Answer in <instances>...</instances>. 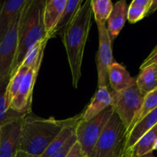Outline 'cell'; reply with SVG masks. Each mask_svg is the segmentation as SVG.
Listing matches in <instances>:
<instances>
[{"label":"cell","instance_id":"obj_30","mask_svg":"<svg viewBox=\"0 0 157 157\" xmlns=\"http://www.w3.org/2000/svg\"><path fill=\"white\" fill-rule=\"evenodd\" d=\"M156 10H157V0H151L150 6H149L148 10H147V16L153 14V12Z\"/></svg>","mask_w":157,"mask_h":157},{"label":"cell","instance_id":"obj_20","mask_svg":"<svg viewBox=\"0 0 157 157\" xmlns=\"http://www.w3.org/2000/svg\"><path fill=\"white\" fill-rule=\"evenodd\" d=\"M67 1V0H46L44 9V25L48 38L64 11Z\"/></svg>","mask_w":157,"mask_h":157},{"label":"cell","instance_id":"obj_33","mask_svg":"<svg viewBox=\"0 0 157 157\" xmlns=\"http://www.w3.org/2000/svg\"><path fill=\"white\" fill-rule=\"evenodd\" d=\"M145 157H155V156H153L152 155H150V156H145Z\"/></svg>","mask_w":157,"mask_h":157},{"label":"cell","instance_id":"obj_14","mask_svg":"<svg viewBox=\"0 0 157 157\" xmlns=\"http://www.w3.org/2000/svg\"><path fill=\"white\" fill-rule=\"evenodd\" d=\"M157 124V107L146 115L133 127L130 133L126 136L124 153L130 150L146 133L151 130Z\"/></svg>","mask_w":157,"mask_h":157},{"label":"cell","instance_id":"obj_21","mask_svg":"<svg viewBox=\"0 0 157 157\" xmlns=\"http://www.w3.org/2000/svg\"><path fill=\"white\" fill-rule=\"evenodd\" d=\"M136 84L141 94L144 97L157 88V68L156 64H153L140 70V72L136 78Z\"/></svg>","mask_w":157,"mask_h":157},{"label":"cell","instance_id":"obj_4","mask_svg":"<svg viewBox=\"0 0 157 157\" xmlns=\"http://www.w3.org/2000/svg\"><path fill=\"white\" fill-rule=\"evenodd\" d=\"M126 143V129L113 113L100 135L90 157H123Z\"/></svg>","mask_w":157,"mask_h":157},{"label":"cell","instance_id":"obj_15","mask_svg":"<svg viewBox=\"0 0 157 157\" xmlns=\"http://www.w3.org/2000/svg\"><path fill=\"white\" fill-rule=\"evenodd\" d=\"M28 0H9L0 6V41L9 30L12 21Z\"/></svg>","mask_w":157,"mask_h":157},{"label":"cell","instance_id":"obj_6","mask_svg":"<svg viewBox=\"0 0 157 157\" xmlns=\"http://www.w3.org/2000/svg\"><path fill=\"white\" fill-rule=\"evenodd\" d=\"M113 113V106H110L90 121H84L81 119L77 125L75 130L77 141L87 157L91 155L100 135Z\"/></svg>","mask_w":157,"mask_h":157},{"label":"cell","instance_id":"obj_13","mask_svg":"<svg viewBox=\"0 0 157 157\" xmlns=\"http://www.w3.org/2000/svg\"><path fill=\"white\" fill-rule=\"evenodd\" d=\"M108 81L112 90L115 92L123 91L128 88L136 81L125 67L113 61L108 69Z\"/></svg>","mask_w":157,"mask_h":157},{"label":"cell","instance_id":"obj_25","mask_svg":"<svg viewBox=\"0 0 157 157\" xmlns=\"http://www.w3.org/2000/svg\"><path fill=\"white\" fill-rule=\"evenodd\" d=\"M157 107V88L153 90V91H151L150 93H149L148 94L146 95L144 98V101H143L142 106H141V108L140 110V111L138 112L137 115H136V118L134 119L133 122L132 123L131 126H130V129L128 130V131L126 133V136L127 135L130 133V130L133 129V127L139 122L140 121L143 119L146 115L148 114L149 113H150L151 111H153L154 109H156Z\"/></svg>","mask_w":157,"mask_h":157},{"label":"cell","instance_id":"obj_22","mask_svg":"<svg viewBox=\"0 0 157 157\" xmlns=\"http://www.w3.org/2000/svg\"><path fill=\"white\" fill-rule=\"evenodd\" d=\"M90 4L97 25L106 24L113 9L112 2L110 0H90Z\"/></svg>","mask_w":157,"mask_h":157},{"label":"cell","instance_id":"obj_8","mask_svg":"<svg viewBox=\"0 0 157 157\" xmlns=\"http://www.w3.org/2000/svg\"><path fill=\"white\" fill-rule=\"evenodd\" d=\"M41 62L42 59L39 60L33 67L29 68L26 72L18 93L10 103V108L24 114H29L31 113L34 87L36 82L37 76Z\"/></svg>","mask_w":157,"mask_h":157},{"label":"cell","instance_id":"obj_3","mask_svg":"<svg viewBox=\"0 0 157 157\" xmlns=\"http://www.w3.org/2000/svg\"><path fill=\"white\" fill-rule=\"evenodd\" d=\"M45 3L46 0H28L21 9L18 48L10 75L21 65L29 48L40 40L48 38L44 25Z\"/></svg>","mask_w":157,"mask_h":157},{"label":"cell","instance_id":"obj_28","mask_svg":"<svg viewBox=\"0 0 157 157\" xmlns=\"http://www.w3.org/2000/svg\"><path fill=\"white\" fill-rule=\"evenodd\" d=\"M65 157H87L84 154L83 152L82 149H81V145L78 141H76L75 144L71 147V148L67 152V155Z\"/></svg>","mask_w":157,"mask_h":157},{"label":"cell","instance_id":"obj_24","mask_svg":"<svg viewBox=\"0 0 157 157\" xmlns=\"http://www.w3.org/2000/svg\"><path fill=\"white\" fill-rule=\"evenodd\" d=\"M151 0H133L128 7L127 20L134 24L147 17V10Z\"/></svg>","mask_w":157,"mask_h":157},{"label":"cell","instance_id":"obj_9","mask_svg":"<svg viewBox=\"0 0 157 157\" xmlns=\"http://www.w3.org/2000/svg\"><path fill=\"white\" fill-rule=\"evenodd\" d=\"M99 35V48L97 54L98 87L107 86L108 69L113 62L112 42L106 24L97 25Z\"/></svg>","mask_w":157,"mask_h":157},{"label":"cell","instance_id":"obj_10","mask_svg":"<svg viewBox=\"0 0 157 157\" xmlns=\"http://www.w3.org/2000/svg\"><path fill=\"white\" fill-rule=\"evenodd\" d=\"M22 120L0 127V157H15L19 151Z\"/></svg>","mask_w":157,"mask_h":157},{"label":"cell","instance_id":"obj_32","mask_svg":"<svg viewBox=\"0 0 157 157\" xmlns=\"http://www.w3.org/2000/svg\"><path fill=\"white\" fill-rule=\"evenodd\" d=\"M157 150V140H156V144H155V145H154V150Z\"/></svg>","mask_w":157,"mask_h":157},{"label":"cell","instance_id":"obj_1","mask_svg":"<svg viewBox=\"0 0 157 157\" xmlns=\"http://www.w3.org/2000/svg\"><path fill=\"white\" fill-rule=\"evenodd\" d=\"M90 0L84 2L81 9L67 27L61 40L65 48L72 78V85L77 88L81 75L83 57L91 27Z\"/></svg>","mask_w":157,"mask_h":157},{"label":"cell","instance_id":"obj_31","mask_svg":"<svg viewBox=\"0 0 157 157\" xmlns=\"http://www.w3.org/2000/svg\"><path fill=\"white\" fill-rule=\"evenodd\" d=\"M15 157H37V156H32V155H29V154H28V153H24V152L20 151L19 150V151L17 153V154L15 155Z\"/></svg>","mask_w":157,"mask_h":157},{"label":"cell","instance_id":"obj_34","mask_svg":"<svg viewBox=\"0 0 157 157\" xmlns=\"http://www.w3.org/2000/svg\"><path fill=\"white\" fill-rule=\"evenodd\" d=\"M156 64V68H157V64Z\"/></svg>","mask_w":157,"mask_h":157},{"label":"cell","instance_id":"obj_12","mask_svg":"<svg viewBox=\"0 0 157 157\" xmlns=\"http://www.w3.org/2000/svg\"><path fill=\"white\" fill-rule=\"evenodd\" d=\"M128 7V5L125 0L117 2L113 6L111 13L106 23L112 43L121 32L127 20Z\"/></svg>","mask_w":157,"mask_h":157},{"label":"cell","instance_id":"obj_19","mask_svg":"<svg viewBox=\"0 0 157 157\" xmlns=\"http://www.w3.org/2000/svg\"><path fill=\"white\" fill-rule=\"evenodd\" d=\"M83 3H84L83 0H77V1L67 0L64 11L61 13L55 27L52 30L49 38H55L58 35H59L61 38L63 36L64 32L73 21Z\"/></svg>","mask_w":157,"mask_h":157},{"label":"cell","instance_id":"obj_11","mask_svg":"<svg viewBox=\"0 0 157 157\" xmlns=\"http://www.w3.org/2000/svg\"><path fill=\"white\" fill-rule=\"evenodd\" d=\"M113 104V98L107 86L98 87L89 105L81 113L82 120L90 121Z\"/></svg>","mask_w":157,"mask_h":157},{"label":"cell","instance_id":"obj_29","mask_svg":"<svg viewBox=\"0 0 157 157\" xmlns=\"http://www.w3.org/2000/svg\"><path fill=\"white\" fill-rule=\"evenodd\" d=\"M76 141H77L76 135L75 134L74 136H72L71 137L70 139L68 140V141L67 142L66 145L64 146V148H63L62 150H61V151H60L59 153H58V154H56L55 156H54L53 157H65L66 155H67V152H68L69 150L71 148L72 146H73L74 144L76 143Z\"/></svg>","mask_w":157,"mask_h":157},{"label":"cell","instance_id":"obj_26","mask_svg":"<svg viewBox=\"0 0 157 157\" xmlns=\"http://www.w3.org/2000/svg\"><path fill=\"white\" fill-rule=\"evenodd\" d=\"M28 70H29L28 67L20 65L18 67V69L12 75H10L9 84L7 86V90H6V96H7V100L9 105H10V103L12 102L13 98L18 93L21 81H22Z\"/></svg>","mask_w":157,"mask_h":157},{"label":"cell","instance_id":"obj_5","mask_svg":"<svg viewBox=\"0 0 157 157\" xmlns=\"http://www.w3.org/2000/svg\"><path fill=\"white\" fill-rule=\"evenodd\" d=\"M110 91L113 98V110L122 121L127 133L140 110L144 96L137 88L136 81L128 88L119 93L112 90Z\"/></svg>","mask_w":157,"mask_h":157},{"label":"cell","instance_id":"obj_17","mask_svg":"<svg viewBox=\"0 0 157 157\" xmlns=\"http://www.w3.org/2000/svg\"><path fill=\"white\" fill-rule=\"evenodd\" d=\"M157 140V124L146 133L123 157H145L150 156L154 150Z\"/></svg>","mask_w":157,"mask_h":157},{"label":"cell","instance_id":"obj_7","mask_svg":"<svg viewBox=\"0 0 157 157\" xmlns=\"http://www.w3.org/2000/svg\"><path fill=\"white\" fill-rule=\"evenodd\" d=\"M21 10L12 21L9 30L0 41V81L10 77L18 48V34Z\"/></svg>","mask_w":157,"mask_h":157},{"label":"cell","instance_id":"obj_18","mask_svg":"<svg viewBox=\"0 0 157 157\" xmlns=\"http://www.w3.org/2000/svg\"><path fill=\"white\" fill-rule=\"evenodd\" d=\"M10 77L5 78L0 81V127L22 120L27 114L18 113L9 107L6 96V90Z\"/></svg>","mask_w":157,"mask_h":157},{"label":"cell","instance_id":"obj_2","mask_svg":"<svg viewBox=\"0 0 157 157\" xmlns=\"http://www.w3.org/2000/svg\"><path fill=\"white\" fill-rule=\"evenodd\" d=\"M74 118L58 121L54 117L44 119L29 113L22 120L19 150L39 157Z\"/></svg>","mask_w":157,"mask_h":157},{"label":"cell","instance_id":"obj_16","mask_svg":"<svg viewBox=\"0 0 157 157\" xmlns=\"http://www.w3.org/2000/svg\"><path fill=\"white\" fill-rule=\"evenodd\" d=\"M81 119H82L81 113H80L78 116H75L73 121L61 130V133L56 136L52 144L48 147L45 151L39 157H53L58 154L64 148L68 140L75 134L76 127Z\"/></svg>","mask_w":157,"mask_h":157},{"label":"cell","instance_id":"obj_23","mask_svg":"<svg viewBox=\"0 0 157 157\" xmlns=\"http://www.w3.org/2000/svg\"><path fill=\"white\" fill-rule=\"evenodd\" d=\"M48 40V38H45L32 45L28 51L21 65L29 69L33 67L39 60L43 59L44 51Z\"/></svg>","mask_w":157,"mask_h":157},{"label":"cell","instance_id":"obj_27","mask_svg":"<svg viewBox=\"0 0 157 157\" xmlns=\"http://www.w3.org/2000/svg\"><path fill=\"white\" fill-rule=\"evenodd\" d=\"M155 64H157V45L153 49V51L150 52L147 58L144 60V62L140 67V70H143V69Z\"/></svg>","mask_w":157,"mask_h":157}]
</instances>
